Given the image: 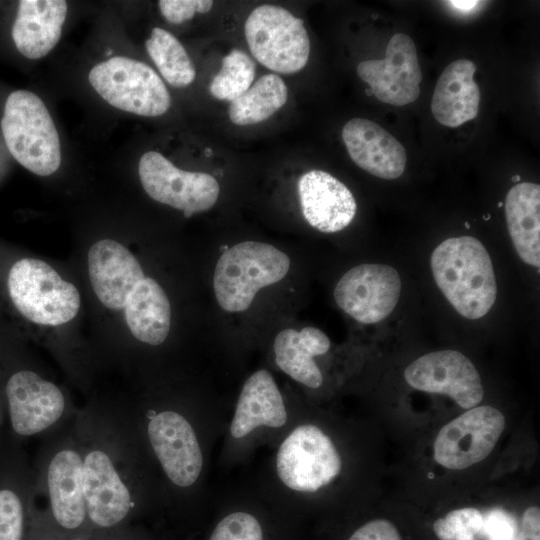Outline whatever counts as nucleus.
<instances>
[{
	"label": "nucleus",
	"mask_w": 540,
	"mask_h": 540,
	"mask_svg": "<svg viewBox=\"0 0 540 540\" xmlns=\"http://www.w3.org/2000/svg\"><path fill=\"white\" fill-rule=\"evenodd\" d=\"M91 86L110 105L140 116L156 117L171 105L170 94L158 74L146 63L123 56L95 65Z\"/></svg>",
	"instance_id": "nucleus-6"
},
{
	"label": "nucleus",
	"mask_w": 540,
	"mask_h": 540,
	"mask_svg": "<svg viewBox=\"0 0 540 540\" xmlns=\"http://www.w3.org/2000/svg\"><path fill=\"white\" fill-rule=\"evenodd\" d=\"M124 309L128 328L137 340L153 346L166 340L171 326V306L157 281L143 278L131 292Z\"/></svg>",
	"instance_id": "nucleus-25"
},
{
	"label": "nucleus",
	"mask_w": 540,
	"mask_h": 540,
	"mask_svg": "<svg viewBox=\"0 0 540 540\" xmlns=\"http://www.w3.org/2000/svg\"><path fill=\"white\" fill-rule=\"evenodd\" d=\"M461 540H474V537L465 538V539H461Z\"/></svg>",
	"instance_id": "nucleus-37"
},
{
	"label": "nucleus",
	"mask_w": 540,
	"mask_h": 540,
	"mask_svg": "<svg viewBox=\"0 0 540 540\" xmlns=\"http://www.w3.org/2000/svg\"><path fill=\"white\" fill-rule=\"evenodd\" d=\"M357 74L381 102L404 106L420 96L422 71L416 46L404 33H396L390 38L384 59L360 62Z\"/></svg>",
	"instance_id": "nucleus-12"
},
{
	"label": "nucleus",
	"mask_w": 540,
	"mask_h": 540,
	"mask_svg": "<svg viewBox=\"0 0 540 540\" xmlns=\"http://www.w3.org/2000/svg\"><path fill=\"white\" fill-rule=\"evenodd\" d=\"M209 540H263L259 521L247 512L225 516L213 530Z\"/></svg>",
	"instance_id": "nucleus-30"
},
{
	"label": "nucleus",
	"mask_w": 540,
	"mask_h": 540,
	"mask_svg": "<svg viewBox=\"0 0 540 540\" xmlns=\"http://www.w3.org/2000/svg\"><path fill=\"white\" fill-rule=\"evenodd\" d=\"M13 430L30 436L53 425L63 414L65 399L52 382L30 370L10 376L5 387Z\"/></svg>",
	"instance_id": "nucleus-14"
},
{
	"label": "nucleus",
	"mask_w": 540,
	"mask_h": 540,
	"mask_svg": "<svg viewBox=\"0 0 540 540\" xmlns=\"http://www.w3.org/2000/svg\"><path fill=\"white\" fill-rule=\"evenodd\" d=\"M504 428L505 417L495 407L470 408L440 429L434 459L451 470L466 469L492 452Z\"/></svg>",
	"instance_id": "nucleus-9"
},
{
	"label": "nucleus",
	"mask_w": 540,
	"mask_h": 540,
	"mask_svg": "<svg viewBox=\"0 0 540 540\" xmlns=\"http://www.w3.org/2000/svg\"><path fill=\"white\" fill-rule=\"evenodd\" d=\"M341 457L332 440L317 426H297L282 442L276 456L282 483L298 492H316L340 473Z\"/></svg>",
	"instance_id": "nucleus-7"
},
{
	"label": "nucleus",
	"mask_w": 540,
	"mask_h": 540,
	"mask_svg": "<svg viewBox=\"0 0 540 540\" xmlns=\"http://www.w3.org/2000/svg\"><path fill=\"white\" fill-rule=\"evenodd\" d=\"M288 89L277 74L260 77L240 97L231 102L228 116L232 123L245 126L263 122L285 105Z\"/></svg>",
	"instance_id": "nucleus-26"
},
{
	"label": "nucleus",
	"mask_w": 540,
	"mask_h": 540,
	"mask_svg": "<svg viewBox=\"0 0 540 540\" xmlns=\"http://www.w3.org/2000/svg\"><path fill=\"white\" fill-rule=\"evenodd\" d=\"M515 540H540L539 507L532 506L524 511Z\"/></svg>",
	"instance_id": "nucleus-35"
},
{
	"label": "nucleus",
	"mask_w": 540,
	"mask_h": 540,
	"mask_svg": "<svg viewBox=\"0 0 540 540\" xmlns=\"http://www.w3.org/2000/svg\"><path fill=\"white\" fill-rule=\"evenodd\" d=\"M287 411L279 388L265 369L254 372L244 383L230 425L234 438H242L259 426L280 428Z\"/></svg>",
	"instance_id": "nucleus-21"
},
{
	"label": "nucleus",
	"mask_w": 540,
	"mask_h": 540,
	"mask_svg": "<svg viewBox=\"0 0 540 540\" xmlns=\"http://www.w3.org/2000/svg\"><path fill=\"white\" fill-rule=\"evenodd\" d=\"M158 6L163 17L172 24H180L194 17L196 13H206L212 6L211 0H160Z\"/></svg>",
	"instance_id": "nucleus-32"
},
{
	"label": "nucleus",
	"mask_w": 540,
	"mask_h": 540,
	"mask_svg": "<svg viewBox=\"0 0 540 540\" xmlns=\"http://www.w3.org/2000/svg\"><path fill=\"white\" fill-rule=\"evenodd\" d=\"M484 517L472 507L447 513L433 523V531L440 540H461L482 534Z\"/></svg>",
	"instance_id": "nucleus-29"
},
{
	"label": "nucleus",
	"mask_w": 540,
	"mask_h": 540,
	"mask_svg": "<svg viewBox=\"0 0 540 540\" xmlns=\"http://www.w3.org/2000/svg\"><path fill=\"white\" fill-rule=\"evenodd\" d=\"M448 3L451 4L452 6H454L455 8H458V9H461V10H471L475 6H477L479 1H468V0H462V1L457 0L456 1L455 0V1H449Z\"/></svg>",
	"instance_id": "nucleus-36"
},
{
	"label": "nucleus",
	"mask_w": 540,
	"mask_h": 540,
	"mask_svg": "<svg viewBox=\"0 0 540 540\" xmlns=\"http://www.w3.org/2000/svg\"><path fill=\"white\" fill-rule=\"evenodd\" d=\"M349 540H402L401 536L390 521L375 519L358 528Z\"/></svg>",
	"instance_id": "nucleus-34"
},
{
	"label": "nucleus",
	"mask_w": 540,
	"mask_h": 540,
	"mask_svg": "<svg viewBox=\"0 0 540 540\" xmlns=\"http://www.w3.org/2000/svg\"><path fill=\"white\" fill-rule=\"evenodd\" d=\"M430 266L437 287L459 315L477 320L491 310L497 282L480 240L468 235L445 239L431 253Z\"/></svg>",
	"instance_id": "nucleus-1"
},
{
	"label": "nucleus",
	"mask_w": 540,
	"mask_h": 540,
	"mask_svg": "<svg viewBox=\"0 0 540 540\" xmlns=\"http://www.w3.org/2000/svg\"><path fill=\"white\" fill-rule=\"evenodd\" d=\"M505 217L513 246L520 259L540 268V186L520 182L508 191Z\"/></svg>",
	"instance_id": "nucleus-24"
},
{
	"label": "nucleus",
	"mask_w": 540,
	"mask_h": 540,
	"mask_svg": "<svg viewBox=\"0 0 540 540\" xmlns=\"http://www.w3.org/2000/svg\"><path fill=\"white\" fill-rule=\"evenodd\" d=\"M401 289V278L394 267L363 263L344 273L333 295L338 307L347 315L362 324H375L393 312Z\"/></svg>",
	"instance_id": "nucleus-10"
},
{
	"label": "nucleus",
	"mask_w": 540,
	"mask_h": 540,
	"mask_svg": "<svg viewBox=\"0 0 540 540\" xmlns=\"http://www.w3.org/2000/svg\"><path fill=\"white\" fill-rule=\"evenodd\" d=\"M64 0H21L12 26V39L26 58L39 59L58 43L67 15Z\"/></svg>",
	"instance_id": "nucleus-20"
},
{
	"label": "nucleus",
	"mask_w": 540,
	"mask_h": 540,
	"mask_svg": "<svg viewBox=\"0 0 540 540\" xmlns=\"http://www.w3.org/2000/svg\"><path fill=\"white\" fill-rule=\"evenodd\" d=\"M476 65L468 59L451 62L439 76L431 100L436 121L456 128L476 118L480 89L474 80Z\"/></svg>",
	"instance_id": "nucleus-19"
},
{
	"label": "nucleus",
	"mask_w": 540,
	"mask_h": 540,
	"mask_svg": "<svg viewBox=\"0 0 540 540\" xmlns=\"http://www.w3.org/2000/svg\"><path fill=\"white\" fill-rule=\"evenodd\" d=\"M138 172L149 197L183 211L185 217L209 210L219 197L220 186L212 175L181 170L156 151L141 156Z\"/></svg>",
	"instance_id": "nucleus-8"
},
{
	"label": "nucleus",
	"mask_w": 540,
	"mask_h": 540,
	"mask_svg": "<svg viewBox=\"0 0 540 540\" xmlns=\"http://www.w3.org/2000/svg\"><path fill=\"white\" fill-rule=\"evenodd\" d=\"M1 130L11 155L30 172L48 176L59 168L58 131L45 104L33 92L16 90L9 94Z\"/></svg>",
	"instance_id": "nucleus-3"
},
{
	"label": "nucleus",
	"mask_w": 540,
	"mask_h": 540,
	"mask_svg": "<svg viewBox=\"0 0 540 540\" xmlns=\"http://www.w3.org/2000/svg\"><path fill=\"white\" fill-rule=\"evenodd\" d=\"M86 512L96 525L111 527L123 520L131 507V496L110 457L94 449L83 460Z\"/></svg>",
	"instance_id": "nucleus-18"
},
{
	"label": "nucleus",
	"mask_w": 540,
	"mask_h": 540,
	"mask_svg": "<svg viewBox=\"0 0 540 540\" xmlns=\"http://www.w3.org/2000/svg\"><path fill=\"white\" fill-rule=\"evenodd\" d=\"M414 389L449 396L460 407H476L483 399L481 377L471 360L452 349L429 352L412 361L404 371Z\"/></svg>",
	"instance_id": "nucleus-11"
},
{
	"label": "nucleus",
	"mask_w": 540,
	"mask_h": 540,
	"mask_svg": "<svg viewBox=\"0 0 540 540\" xmlns=\"http://www.w3.org/2000/svg\"><path fill=\"white\" fill-rule=\"evenodd\" d=\"M330 348V339L320 329L306 326L300 331L287 328L280 331L273 344L278 367L295 381L310 388H318L323 376L314 357Z\"/></svg>",
	"instance_id": "nucleus-23"
},
{
	"label": "nucleus",
	"mask_w": 540,
	"mask_h": 540,
	"mask_svg": "<svg viewBox=\"0 0 540 540\" xmlns=\"http://www.w3.org/2000/svg\"><path fill=\"white\" fill-rule=\"evenodd\" d=\"M74 540H80V539H74Z\"/></svg>",
	"instance_id": "nucleus-38"
},
{
	"label": "nucleus",
	"mask_w": 540,
	"mask_h": 540,
	"mask_svg": "<svg viewBox=\"0 0 540 540\" xmlns=\"http://www.w3.org/2000/svg\"><path fill=\"white\" fill-rule=\"evenodd\" d=\"M23 505L12 489H0V540H22Z\"/></svg>",
	"instance_id": "nucleus-31"
},
{
	"label": "nucleus",
	"mask_w": 540,
	"mask_h": 540,
	"mask_svg": "<svg viewBox=\"0 0 540 540\" xmlns=\"http://www.w3.org/2000/svg\"><path fill=\"white\" fill-rule=\"evenodd\" d=\"M256 65L248 54L232 49L223 59L219 72L213 77L209 91L218 100L234 101L252 85Z\"/></svg>",
	"instance_id": "nucleus-28"
},
{
	"label": "nucleus",
	"mask_w": 540,
	"mask_h": 540,
	"mask_svg": "<svg viewBox=\"0 0 540 540\" xmlns=\"http://www.w3.org/2000/svg\"><path fill=\"white\" fill-rule=\"evenodd\" d=\"M518 531L516 520L503 510L494 509L484 518L482 534L488 540H515Z\"/></svg>",
	"instance_id": "nucleus-33"
},
{
	"label": "nucleus",
	"mask_w": 540,
	"mask_h": 540,
	"mask_svg": "<svg viewBox=\"0 0 540 540\" xmlns=\"http://www.w3.org/2000/svg\"><path fill=\"white\" fill-rule=\"evenodd\" d=\"M88 272L97 298L112 310L124 309L135 286L145 278L136 257L111 239L99 240L90 247Z\"/></svg>",
	"instance_id": "nucleus-15"
},
{
	"label": "nucleus",
	"mask_w": 540,
	"mask_h": 540,
	"mask_svg": "<svg viewBox=\"0 0 540 540\" xmlns=\"http://www.w3.org/2000/svg\"><path fill=\"white\" fill-rule=\"evenodd\" d=\"M148 437L165 474L179 487L193 485L203 467V455L194 429L174 411L157 413L148 423Z\"/></svg>",
	"instance_id": "nucleus-13"
},
{
	"label": "nucleus",
	"mask_w": 540,
	"mask_h": 540,
	"mask_svg": "<svg viewBox=\"0 0 540 540\" xmlns=\"http://www.w3.org/2000/svg\"><path fill=\"white\" fill-rule=\"evenodd\" d=\"M244 33L254 58L270 70L293 74L308 62L310 40L303 20L281 6L256 7L245 21Z\"/></svg>",
	"instance_id": "nucleus-5"
},
{
	"label": "nucleus",
	"mask_w": 540,
	"mask_h": 540,
	"mask_svg": "<svg viewBox=\"0 0 540 540\" xmlns=\"http://www.w3.org/2000/svg\"><path fill=\"white\" fill-rule=\"evenodd\" d=\"M290 268L286 253L275 246L244 241L222 253L213 274V289L226 312H243L257 292L282 280Z\"/></svg>",
	"instance_id": "nucleus-2"
},
{
	"label": "nucleus",
	"mask_w": 540,
	"mask_h": 540,
	"mask_svg": "<svg viewBox=\"0 0 540 540\" xmlns=\"http://www.w3.org/2000/svg\"><path fill=\"white\" fill-rule=\"evenodd\" d=\"M7 289L20 314L39 325L67 323L77 315L81 305L77 288L36 258H23L12 265Z\"/></svg>",
	"instance_id": "nucleus-4"
},
{
	"label": "nucleus",
	"mask_w": 540,
	"mask_h": 540,
	"mask_svg": "<svg viewBox=\"0 0 540 540\" xmlns=\"http://www.w3.org/2000/svg\"><path fill=\"white\" fill-rule=\"evenodd\" d=\"M146 50L163 78L174 87H186L196 70L181 42L170 32L159 27L151 31Z\"/></svg>",
	"instance_id": "nucleus-27"
},
{
	"label": "nucleus",
	"mask_w": 540,
	"mask_h": 540,
	"mask_svg": "<svg viewBox=\"0 0 540 540\" xmlns=\"http://www.w3.org/2000/svg\"><path fill=\"white\" fill-rule=\"evenodd\" d=\"M342 139L352 161L364 171L386 180L403 174L407 163L405 148L376 122L352 118L342 129Z\"/></svg>",
	"instance_id": "nucleus-17"
},
{
	"label": "nucleus",
	"mask_w": 540,
	"mask_h": 540,
	"mask_svg": "<svg viewBox=\"0 0 540 540\" xmlns=\"http://www.w3.org/2000/svg\"><path fill=\"white\" fill-rule=\"evenodd\" d=\"M52 513L68 529L77 528L85 518L83 460L73 449H62L52 458L47 473Z\"/></svg>",
	"instance_id": "nucleus-22"
},
{
	"label": "nucleus",
	"mask_w": 540,
	"mask_h": 540,
	"mask_svg": "<svg viewBox=\"0 0 540 540\" xmlns=\"http://www.w3.org/2000/svg\"><path fill=\"white\" fill-rule=\"evenodd\" d=\"M298 196L307 223L318 231L335 233L354 219L357 204L340 180L322 170H310L298 181Z\"/></svg>",
	"instance_id": "nucleus-16"
}]
</instances>
